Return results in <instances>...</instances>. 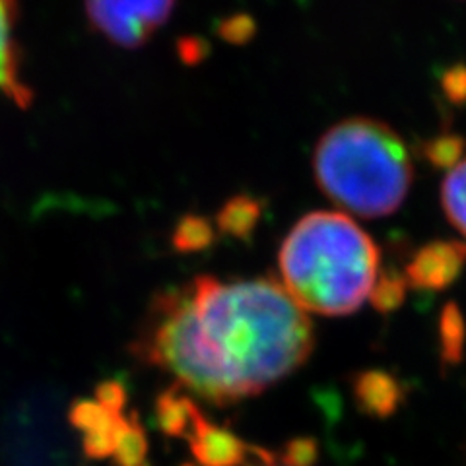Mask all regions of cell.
<instances>
[{
	"instance_id": "3",
	"label": "cell",
	"mask_w": 466,
	"mask_h": 466,
	"mask_svg": "<svg viewBox=\"0 0 466 466\" xmlns=\"http://www.w3.org/2000/svg\"><path fill=\"white\" fill-rule=\"evenodd\" d=\"M313 175L334 204L361 218H383L404 202L414 167L397 130L371 116H348L319 138Z\"/></svg>"
},
{
	"instance_id": "12",
	"label": "cell",
	"mask_w": 466,
	"mask_h": 466,
	"mask_svg": "<svg viewBox=\"0 0 466 466\" xmlns=\"http://www.w3.org/2000/svg\"><path fill=\"white\" fill-rule=\"evenodd\" d=\"M441 204L449 222L466 238V156L449 166L441 183Z\"/></svg>"
},
{
	"instance_id": "8",
	"label": "cell",
	"mask_w": 466,
	"mask_h": 466,
	"mask_svg": "<svg viewBox=\"0 0 466 466\" xmlns=\"http://www.w3.org/2000/svg\"><path fill=\"white\" fill-rule=\"evenodd\" d=\"M459 267L457 251L451 245H431L421 249L408 265V282L416 288H441Z\"/></svg>"
},
{
	"instance_id": "5",
	"label": "cell",
	"mask_w": 466,
	"mask_h": 466,
	"mask_svg": "<svg viewBox=\"0 0 466 466\" xmlns=\"http://www.w3.org/2000/svg\"><path fill=\"white\" fill-rule=\"evenodd\" d=\"M18 0H0V94L20 107L32 104L34 92L22 80V53L18 43Z\"/></svg>"
},
{
	"instance_id": "18",
	"label": "cell",
	"mask_w": 466,
	"mask_h": 466,
	"mask_svg": "<svg viewBox=\"0 0 466 466\" xmlns=\"http://www.w3.org/2000/svg\"><path fill=\"white\" fill-rule=\"evenodd\" d=\"M274 466H282V464H280V462H276V464H274Z\"/></svg>"
},
{
	"instance_id": "13",
	"label": "cell",
	"mask_w": 466,
	"mask_h": 466,
	"mask_svg": "<svg viewBox=\"0 0 466 466\" xmlns=\"http://www.w3.org/2000/svg\"><path fill=\"white\" fill-rule=\"evenodd\" d=\"M216 239V229L204 216L187 214L177 222L171 236V245L179 253H198L208 249Z\"/></svg>"
},
{
	"instance_id": "15",
	"label": "cell",
	"mask_w": 466,
	"mask_h": 466,
	"mask_svg": "<svg viewBox=\"0 0 466 466\" xmlns=\"http://www.w3.org/2000/svg\"><path fill=\"white\" fill-rule=\"evenodd\" d=\"M370 301L377 311H395L404 301V279L395 272H379L377 282L370 294Z\"/></svg>"
},
{
	"instance_id": "10",
	"label": "cell",
	"mask_w": 466,
	"mask_h": 466,
	"mask_svg": "<svg viewBox=\"0 0 466 466\" xmlns=\"http://www.w3.org/2000/svg\"><path fill=\"white\" fill-rule=\"evenodd\" d=\"M262 218V202L249 195H238L229 198L224 207L218 210L216 228L220 233L233 239L247 241Z\"/></svg>"
},
{
	"instance_id": "6",
	"label": "cell",
	"mask_w": 466,
	"mask_h": 466,
	"mask_svg": "<svg viewBox=\"0 0 466 466\" xmlns=\"http://www.w3.org/2000/svg\"><path fill=\"white\" fill-rule=\"evenodd\" d=\"M187 443L200 466H245L251 447L233 431L212 424L204 414L197 418Z\"/></svg>"
},
{
	"instance_id": "19",
	"label": "cell",
	"mask_w": 466,
	"mask_h": 466,
	"mask_svg": "<svg viewBox=\"0 0 466 466\" xmlns=\"http://www.w3.org/2000/svg\"><path fill=\"white\" fill-rule=\"evenodd\" d=\"M183 466H193V464H183Z\"/></svg>"
},
{
	"instance_id": "9",
	"label": "cell",
	"mask_w": 466,
	"mask_h": 466,
	"mask_svg": "<svg viewBox=\"0 0 466 466\" xmlns=\"http://www.w3.org/2000/svg\"><path fill=\"white\" fill-rule=\"evenodd\" d=\"M202 410L181 390V385L162 392L156 400V424L159 431L175 440H187Z\"/></svg>"
},
{
	"instance_id": "17",
	"label": "cell",
	"mask_w": 466,
	"mask_h": 466,
	"mask_svg": "<svg viewBox=\"0 0 466 466\" xmlns=\"http://www.w3.org/2000/svg\"><path fill=\"white\" fill-rule=\"evenodd\" d=\"M96 400L101 406H106L109 412L123 416L127 406V389L121 381H116V379H107V381L96 387Z\"/></svg>"
},
{
	"instance_id": "1",
	"label": "cell",
	"mask_w": 466,
	"mask_h": 466,
	"mask_svg": "<svg viewBox=\"0 0 466 466\" xmlns=\"http://www.w3.org/2000/svg\"><path fill=\"white\" fill-rule=\"evenodd\" d=\"M313 344L308 315L280 282L197 276L152 299L130 350L198 399L229 406L299 370Z\"/></svg>"
},
{
	"instance_id": "11",
	"label": "cell",
	"mask_w": 466,
	"mask_h": 466,
	"mask_svg": "<svg viewBox=\"0 0 466 466\" xmlns=\"http://www.w3.org/2000/svg\"><path fill=\"white\" fill-rule=\"evenodd\" d=\"M115 466H150L148 464V437L135 412L121 418L116 430V443L113 451Z\"/></svg>"
},
{
	"instance_id": "7",
	"label": "cell",
	"mask_w": 466,
	"mask_h": 466,
	"mask_svg": "<svg viewBox=\"0 0 466 466\" xmlns=\"http://www.w3.org/2000/svg\"><path fill=\"white\" fill-rule=\"evenodd\" d=\"M352 392L360 410L373 418H387L402 399L397 379L383 371H363L352 379Z\"/></svg>"
},
{
	"instance_id": "16",
	"label": "cell",
	"mask_w": 466,
	"mask_h": 466,
	"mask_svg": "<svg viewBox=\"0 0 466 466\" xmlns=\"http://www.w3.org/2000/svg\"><path fill=\"white\" fill-rule=\"evenodd\" d=\"M319 457V443L313 437H296L289 440L280 455H276L282 466H313Z\"/></svg>"
},
{
	"instance_id": "4",
	"label": "cell",
	"mask_w": 466,
	"mask_h": 466,
	"mask_svg": "<svg viewBox=\"0 0 466 466\" xmlns=\"http://www.w3.org/2000/svg\"><path fill=\"white\" fill-rule=\"evenodd\" d=\"M175 0H84L86 20L121 49L146 46L171 18Z\"/></svg>"
},
{
	"instance_id": "2",
	"label": "cell",
	"mask_w": 466,
	"mask_h": 466,
	"mask_svg": "<svg viewBox=\"0 0 466 466\" xmlns=\"http://www.w3.org/2000/svg\"><path fill=\"white\" fill-rule=\"evenodd\" d=\"M282 286L303 311L339 317L370 299L381 255L342 212H311L291 228L279 255Z\"/></svg>"
},
{
	"instance_id": "14",
	"label": "cell",
	"mask_w": 466,
	"mask_h": 466,
	"mask_svg": "<svg viewBox=\"0 0 466 466\" xmlns=\"http://www.w3.org/2000/svg\"><path fill=\"white\" fill-rule=\"evenodd\" d=\"M121 418L123 416L109 412L97 400H80L70 410V424L82 431V435L96 431H115L119 428Z\"/></svg>"
}]
</instances>
